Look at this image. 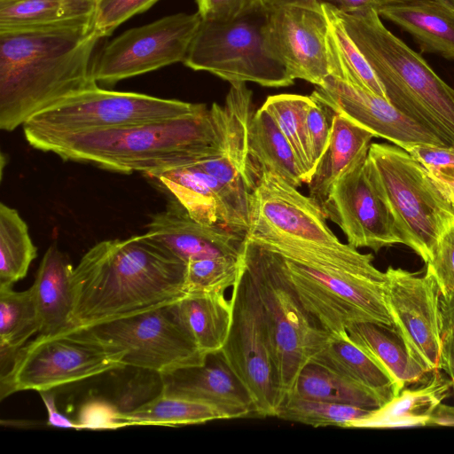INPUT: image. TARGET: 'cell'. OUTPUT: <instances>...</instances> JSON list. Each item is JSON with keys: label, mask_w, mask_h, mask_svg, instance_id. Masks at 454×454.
Wrapping results in <instances>:
<instances>
[{"label": "cell", "mask_w": 454, "mask_h": 454, "mask_svg": "<svg viewBox=\"0 0 454 454\" xmlns=\"http://www.w3.org/2000/svg\"><path fill=\"white\" fill-rule=\"evenodd\" d=\"M377 12L408 32L422 52L454 60V7L437 0H412L383 4Z\"/></svg>", "instance_id": "cell-22"}, {"label": "cell", "mask_w": 454, "mask_h": 454, "mask_svg": "<svg viewBox=\"0 0 454 454\" xmlns=\"http://www.w3.org/2000/svg\"><path fill=\"white\" fill-rule=\"evenodd\" d=\"M309 363L321 365L368 389L383 405L399 393L389 374L356 345L348 333L330 336L325 347Z\"/></svg>", "instance_id": "cell-27"}, {"label": "cell", "mask_w": 454, "mask_h": 454, "mask_svg": "<svg viewBox=\"0 0 454 454\" xmlns=\"http://www.w3.org/2000/svg\"><path fill=\"white\" fill-rule=\"evenodd\" d=\"M339 9L344 12L375 8L378 4L375 0H338Z\"/></svg>", "instance_id": "cell-53"}, {"label": "cell", "mask_w": 454, "mask_h": 454, "mask_svg": "<svg viewBox=\"0 0 454 454\" xmlns=\"http://www.w3.org/2000/svg\"><path fill=\"white\" fill-rule=\"evenodd\" d=\"M241 255H219L189 261L186 294L224 292L235 284L241 269Z\"/></svg>", "instance_id": "cell-40"}, {"label": "cell", "mask_w": 454, "mask_h": 454, "mask_svg": "<svg viewBox=\"0 0 454 454\" xmlns=\"http://www.w3.org/2000/svg\"><path fill=\"white\" fill-rule=\"evenodd\" d=\"M374 137L346 117L333 114L328 145L308 184L309 196L322 205L334 184L368 155Z\"/></svg>", "instance_id": "cell-25"}, {"label": "cell", "mask_w": 454, "mask_h": 454, "mask_svg": "<svg viewBox=\"0 0 454 454\" xmlns=\"http://www.w3.org/2000/svg\"><path fill=\"white\" fill-rule=\"evenodd\" d=\"M181 325L204 353L220 351L231 321V302L224 292L186 294L172 304Z\"/></svg>", "instance_id": "cell-28"}, {"label": "cell", "mask_w": 454, "mask_h": 454, "mask_svg": "<svg viewBox=\"0 0 454 454\" xmlns=\"http://www.w3.org/2000/svg\"><path fill=\"white\" fill-rule=\"evenodd\" d=\"M231 302L230 330L220 351L248 392L254 414L276 417L284 395L262 304L243 262L232 286Z\"/></svg>", "instance_id": "cell-12"}, {"label": "cell", "mask_w": 454, "mask_h": 454, "mask_svg": "<svg viewBox=\"0 0 454 454\" xmlns=\"http://www.w3.org/2000/svg\"><path fill=\"white\" fill-rule=\"evenodd\" d=\"M335 12L397 110L454 147V89L391 33L375 8Z\"/></svg>", "instance_id": "cell-4"}, {"label": "cell", "mask_w": 454, "mask_h": 454, "mask_svg": "<svg viewBox=\"0 0 454 454\" xmlns=\"http://www.w3.org/2000/svg\"><path fill=\"white\" fill-rule=\"evenodd\" d=\"M98 0H0V30L54 27L94 19Z\"/></svg>", "instance_id": "cell-30"}, {"label": "cell", "mask_w": 454, "mask_h": 454, "mask_svg": "<svg viewBox=\"0 0 454 454\" xmlns=\"http://www.w3.org/2000/svg\"><path fill=\"white\" fill-rule=\"evenodd\" d=\"M168 192L197 222H219V205L214 180L196 163L145 175Z\"/></svg>", "instance_id": "cell-31"}, {"label": "cell", "mask_w": 454, "mask_h": 454, "mask_svg": "<svg viewBox=\"0 0 454 454\" xmlns=\"http://www.w3.org/2000/svg\"><path fill=\"white\" fill-rule=\"evenodd\" d=\"M451 381L440 369L433 371L416 388H403L393 399L374 409L366 418L353 422L351 428H395L428 425L442 401L450 395Z\"/></svg>", "instance_id": "cell-26"}, {"label": "cell", "mask_w": 454, "mask_h": 454, "mask_svg": "<svg viewBox=\"0 0 454 454\" xmlns=\"http://www.w3.org/2000/svg\"><path fill=\"white\" fill-rule=\"evenodd\" d=\"M322 7L329 25L327 51L330 75L358 85L387 99L385 91L367 60L337 17L335 6L323 3Z\"/></svg>", "instance_id": "cell-34"}, {"label": "cell", "mask_w": 454, "mask_h": 454, "mask_svg": "<svg viewBox=\"0 0 454 454\" xmlns=\"http://www.w3.org/2000/svg\"><path fill=\"white\" fill-rule=\"evenodd\" d=\"M451 197H452V200H453V203H454V194H451Z\"/></svg>", "instance_id": "cell-56"}, {"label": "cell", "mask_w": 454, "mask_h": 454, "mask_svg": "<svg viewBox=\"0 0 454 454\" xmlns=\"http://www.w3.org/2000/svg\"><path fill=\"white\" fill-rule=\"evenodd\" d=\"M203 104L143 93L108 90L98 85L59 100L30 117L25 138L65 136L157 121L188 114Z\"/></svg>", "instance_id": "cell-11"}, {"label": "cell", "mask_w": 454, "mask_h": 454, "mask_svg": "<svg viewBox=\"0 0 454 454\" xmlns=\"http://www.w3.org/2000/svg\"><path fill=\"white\" fill-rule=\"evenodd\" d=\"M252 98L246 82H231L223 105L213 103L209 110L215 148L196 162L214 180L220 223L244 234L249 226L250 196L258 180L248 152Z\"/></svg>", "instance_id": "cell-7"}, {"label": "cell", "mask_w": 454, "mask_h": 454, "mask_svg": "<svg viewBox=\"0 0 454 454\" xmlns=\"http://www.w3.org/2000/svg\"><path fill=\"white\" fill-rule=\"evenodd\" d=\"M201 20L198 12H181L124 31L95 57L92 68L95 81L113 85L175 63H184Z\"/></svg>", "instance_id": "cell-14"}, {"label": "cell", "mask_w": 454, "mask_h": 454, "mask_svg": "<svg viewBox=\"0 0 454 454\" xmlns=\"http://www.w3.org/2000/svg\"><path fill=\"white\" fill-rule=\"evenodd\" d=\"M440 1L447 5H450L451 7H454V0H437Z\"/></svg>", "instance_id": "cell-55"}, {"label": "cell", "mask_w": 454, "mask_h": 454, "mask_svg": "<svg viewBox=\"0 0 454 454\" xmlns=\"http://www.w3.org/2000/svg\"><path fill=\"white\" fill-rule=\"evenodd\" d=\"M328 27L320 3L268 9L266 43L294 80L320 86L330 75Z\"/></svg>", "instance_id": "cell-18"}, {"label": "cell", "mask_w": 454, "mask_h": 454, "mask_svg": "<svg viewBox=\"0 0 454 454\" xmlns=\"http://www.w3.org/2000/svg\"><path fill=\"white\" fill-rule=\"evenodd\" d=\"M68 257L56 245L45 252L30 289L40 318V334H55L73 328L71 277Z\"/></svg>", "instance_id": "cell-23"}, {"label": "cell", "mask_w": 454, "mask_h": 454, "mask_svg": "<svg viewBox=\"0 0 454 454\" xmlns=\"http://www.w3.org/2000/svg\"><path fill=\"white\" fill-rule=\"evenodd\" d=\"M331 221L355 248L375 252L403 244L402 235L376 169L367 155L333 186L321 205Z\"/></svg>", "instance_id": "cell-15"}, {"label": "cell", "mask_w": 454, "mask_h": 454, "mask_svg": "<svg viewBox=\"0 0 454 454\" xmlns=\"http://www.w3.org/2000/svg\"><path fill=\"white\" fill-rule=\"evenodd\" d=\"M186 264L146 232L96 244L72 273L73 328L176 302L186 295Z\"/></svg>", "instance_id": "cell-1"}, {"label": "cell", "mask_w": 454, "mask_h": 454, "mask_svg": "<svg viewBox=\"0 0 454 454\" xmlns=\"http://www.w3.org/2000/svg\"><path fill=\"white\" fill-rule=\"evenodd\" d=\"M40 332V318L31 289L0 286L1 375L9 370L27 340Z\"/></svg>", "instance_id": "cell-33"}, {"label": "cell", "mask_w": 454, "mask_h": 454, "mask_svg": "<svg viewBox=\"0 0 454 454\" xmlns=\"http://www.w3.org/2000/svg\"><path fill=\"white\" fill-rule=\"evenodd\" d=\"M349 338L372 356L392 378L398 391L423 383L429 372L411 353L393 325L360 321L347 327Z\"/></svg>", "instance_id": "cell-24"}, {"label": "cell", "mask_w": 454, "mask_h": 454, "mask_svg": "<svg viewBox=\"0 0 454 454\" xmlns=\"http://www.w3.org/2000/svg\"><path fill=\"white\" fill-rule=\"evenodd\" d=\"M386 274L385 301L393 325L422 365L429 372L440 369L442 318L434 278L427 270L420 275L392 266Z\"/></svg>", "instance_id": "cell-17"}, {"label": "cell", "mask_w": 454, "mask_h": 454, "mask_svg": "<svg viewBox=\"0 0 454 454\" xmlns=\"http://www.w3.org/2000/svg\"><path fill=\"white\" fill-rule=\"evenodd\" d=\"M310 97L332 113L346 117L375 137L403 149L420 144L444 145L435 135L397 110L386 98L354 83L329 75L322 85L316 86Z\"/></svg>", "instance_id": "cell-19"}, {"label": "cell", "mask_w": 454, "mask_h": 454, "mask_svg": "<svg viewBox=\"0 0 454 454\" xmlns=\"http://www.w3.org/2000/svg\"><path fill=\"white\" fill-rule=\"evenodd\" d=\"M47 410V424L54 427L74 428L79 430L76 421H73L59 411L55 402V393L51 390L39 392Z\"/></svg>", "instance_id": "cell-48"}, {"label": "cell", "mask_w": 454, "mask_h": 454, "mask_svg": "<svg viewBox=\"0 0 454 454\" xmlns=\"http://www.w3.org/2000/svg\"><path fill=\"white\" fill-rule=\"evenodd\" d=\"M268 9L229 21L201 20L184 64L231 82L265 87L294 83L285 67L270 53L265 39Z\"/></svg>", "instance_id": "cell-9"}, {"label": "cell", "mask_w": 454, "mask_h": 454, "mask_svg": "<svg viewBox=\"0 0 454 454\" xmlns=\"http://www.w3.org/2000/svg\"><path fill=\"white\" fill-rule=\"evenodd\" d=\"M440 365V369L449 375L454 394V328L442 333Z\"/></svg>", "instance_id": "cell-49"}, {"label": "cell", "mask_w": 454, "mask_h": 454, "mask_svg": "<svg viewBox=\"0 0 454 454\" xmlns=\"http://www.w3.org/2000/svg\"><path fill=\"white\" fill-rule=\"evenodd\" d=\"M372 160L403 244L427 263L442 234L454 223L451 193L407 151L371 144Z\"/></svg>", "instance_id": "cell-6"}, {"label": "cell", "mask_w": 454, "mask_h": 454, "mask_svg": "<svg viewBox=\"0 0 454 454\" xmlns=\"http://www.w3.org/2000/svg\"><path fill=\"white\" fill-rule=\"evenodd\" d=\"M313 101L310 96L278 94L268 97L262 106L290 143L305 173L307 184L315 171L306 124L307 114Z\"/></svg>", "instance_id": "cell-38"}, {"label": "cell", "mask_w": 454, "mask_h": 454, "mask_svg": "<svg viewBox=\"0 0 454 454\" xmlns=\"http://www.w3.org/2000/svg\"><path fill=\"white\" fill-rule=\"evenodd\" d=\"M146 233L188 262L219 255H241L246 234L222 223L202 224L172 199L166 209L153 215Z\"/></svg>", "instance_id": "cell-20"}, {"label": "cell", "mask_w": 454, "mask_h": 454, "mask_svg": "<svg viewBox=\"0 0 454 454\" xmlns=\"http://www.w3.org/2000/svg\"><path fill=\"white\" fill-rule=\"evenodd\" d=\"M427 271L434 278L441 297H454V223L440 237L428 262Z\"/></svg>", "instance_id": "cell-43"}, {"label": "cell", "mask_w": 454, "mask_h": 454, "mask_svg": "<svg viewBox=\"0 0 454 454\" xmlns=\"http://www.w3.org/2000/svg\"><path fill=\"white\" fill-rule=\"evenodd\" d=\"M159 0H98L94 27L101 38L110 35L131 17L150 9Z\"/></svg>", "instance_id": "cell-42"}, {"label": "cell", "mask_w": 454, "mask_h": 454, "mask_svg": "<svg viewBox=\"0 0 454 454\" xmlns=\"http://www.w3.org/2000/svg\"><path fill=\"white\" fill-rule=\"evenodd\" d=\"M35 149L65 160L145 175L198 162L215 148V130L205 104L166 120L65 136L26 138Z\"/></svg>", "instance_id": "cell-3"}, {"label": "cell", "mask_w": 454, "mask_h": 454, "mask_svg": "<svg viewBox=\"0 0 454 454\" xmlns=\"http://www.w3.org/2000/svg\"><path fill=\"white\" fill-rule=\"evenodd\" d=\"M76 423L81 429H117L129 427L122 413L113 401L92 397L79 409Z\"/></svg>", "instance_id": "cell-45"}, {"label": "cell", "mask_w": 454, "mask_h": 454, "mask_svg": "<svg viewBox=\"0 0 454 454\" xmlns=\"http://www.w3.org/2000/svg\"><path fill=\"white\" fill-rule=\"evenodd\" d=\"M279 257L302 306L330 336L347 333L355 322L393 325L385 301L386 271L368 276Z\"/></svg>", "instance_id": "cell-10"}, {"label": "cell", "mask_w": 454, "mask_h": 454, "mask_svg": "<svg viewBox=\"0 0 454 454\" xmlns=\"http://www.w3.org/2000/svg\"><path fill=\"white\" fill-rule=\"evenodd\" d=\"M82 329L98 340L122 350L126 367L160 374L201 365L208 355L181 325L172 304Z\"/></svg>", "instance_id": "cell-13"}, {"label": "cell", "mask_w": 454, "mask_h": 454, "mask_svg": "<svg viewBox=\"0 0 454 454\" xmlns=\"http://www.w3.org/2000/svg\"><path fill=\"white\" fill-rule=\"evenodd\" d=\"M124 416L129 427H179L235 419L231 411L217 404L162 392L134 411L124 413Z\"/></svg>", "instance_id": "cell-32"}, {"label": "cell", "mask_w": 454, "mask_h": 454, "mask_svg": "<svg viewBox=\"0 0 454 454\" xmlns=\"http://www.w3.org/2000/svg\"><path fill=\"white\" fill-rule=\"evenodd\" d=\"M440 306L442 318V333L449 329L454 328V297L450 299L441 297Z\"/></svg>", "instance_id": "cell-51"}, {"label": "cell", "mask_w": 454, "mask_h": 454, "mask_svg": "<svg viewBox=\"0 0 454 454\" xmlns=\"http://www.w3.org/2000/svg\"><path fill=\"white\" fill-rule=\"evenodd\" d=\"M203 20L229 21L264 9L263 0H196Z\"/></svg>", "instance_id": "cell-46"}, {"label": "cell", "mask_w": 454, "mask_h": 454, "mask_svg": "<svg viewBox=\"0 0 454 454\" xmlns=\"http://www.w3.org/2000/svg\"><path fill=\"white\" fill-rule=\"evenodd\" d=\"M161 376L165 395L217 404L231 411L235 419L254 414L248 392L221 351L208 354L201 365L178 369Z\"/></svg>", "instance_id": "cell-21"}, {"label": "cell", "mask_w": 454, "mask_h": 454, "mask_svg": "<svg viewBox=\"0 0 454 454\" xmlns=\"http://www.w3.org/2000/svg\"><path fill=\"white\" fill-rule=\"evenodd\" d=\"M248 152L258 178L263 170H267L297 188L307 184L305 173L290 143L262 106L254 113L250 122Z\"/></svg>", "instance_id": "cell-29"}, {"label": "cell", "mask_w": 454, "mask_h": 454, "mask_svg": "<svg viewBox=\"0 0 454 454\" xmlns=\"http://www.w3.org/2000/svg\"><path fill=\"white\" fill-rule=\"evenodd\" d=\"M374 409L301 397L289 393L276 417L314 427H348L353 422L369 416Z\"/></svg>", "instance_id": "cell-39"}, {"label": "cell", "mask_w": 454, "mask_h": 454, "mask_svg": "<svg viewBox=\"0 0 454 454\" xmlns=\"http://www.w3.org/2000/svg\"><path fill=\"white\" fill-rule=\"evenodd\" d=\"M268 9L283 7L287 5L310 4L315 3H326L339 8L338 0H263Z\"/></svg>", "instance_id": "cell-52"}, {"label": "cell", "mask_w": 454, "mask_h": 454, "mask_svg": "<svg viewBox=\"0 0 454 454\" xmlns=\"http://www.w3.org/2000/svg\"><path fill=\"white\" fill-rule=\"evenodd\" d=\"M253 241L285 258L302 263L368 276H380L384 273L373 265L372 254H362L349 245L345 248L338 249L312 243L279 239Z\"/></svg>", "instance_id": "cell-35"}, {"label": "cell", "mask_w": 454, "mask_h": 454, "mask_svg": "<svg viewBox=\"0 0 454 454\" xmlns=\"http://www.w3.org/2000/svg\"><path fill=\"white\" fill-rule=\"evenodd\" d=\"M306 124L309 150L316 169L329 143L331 123L326 120L324 107L315 100L307 114Z\"/></svg>", "instance_id": "cell-47"}, {"label": "cell", "mask_w": 454, "mask_h": 454, "mask_svg": "<svg viewBox=\"0 0 454 454\" xmlns=\"http://www.w3.org/2000/svg\"><path fill=\"white\" fill-rule=\"evenodd\" d=\"M246 238L279 239L342 249L326 223L321 205L280 176L263 170L250 196Z\"/></svg>", "instance_id": "cell-16"}, {"label": "cell", "mask_w": 454, "mask_h": 454, "mask_svg": "<svg viewBox=\"0 0 454 454\" xmlns=\"http://www.w3.org/2000/svg\"><path fill=\"white\" fill-rule=\"evenodd\" d=\"M124 352L105 344L82 328L40 334L17 353L0 375L1 400L19 391L53 390L102 373L123 369Z\"/></svg>", "instance_id": "cell-8"}, {"label": "cell", "mask_w": 454, "mask_h": 454, "mask_svg": "<svg viewBox=\"0 0 454 454\" xmlns=\"http://www.w3.org/2000/svg\"><path fill=\"white\" fill-rule=\"evenodd\" d=\"M241 258L262 304L285 399L301 371L325 347L330 335L302 306L284 273L278 254L246 238Z\"/></svg>", "instance_id": "cell-5"}, {"label": "cell", "mask_w": 454, "mask_h": 454, "mask_svg": "<svg viewBox=\"0 0 454 454\" xmlns=\"http://www.w3.org/2000/svg\"><path fill=\"white\" fill-rule=\"evenodd\" d=\"M135 369L134 374L118 387L113 400L122 413L130 412L151 401L163 389L160 373L147 369Z\"/></svg>", "instance_id": "cell-41"}, {"label": "cell", "mask_w": 454, "mask_h": 454, "mask_svg": "<svg viewBox=\"0 0 454 454\" xmlns=\"http://www.w3.org/2000/svg\"><path fill=\"white\" fill-rule=\"evenodd\" d=\"M375 1H376L377 4H378V7H379V6L383 5V4H394V3H401V2L412 1V0H375Z\"/></svg>", "instance_id": "cell-54"}, {"label": "cell", "mask_w": 454, "mask_h": 454, "mask_svg": "<svg viewBox=\"0 0 454 454\" xmlns=\"http://www.w3.org/2000/svg\"><path fill=\"white\" fill-rule=\"evenodd\" d=\"M37 255L26 222L18 211L0 204V286H12L27 273Z\"/></svg>", "instance_id": "cell-37"}, {"label": "cell", "mask_w": 454, "mask_h": 454, "mask_svg": "<svg viewBox=\"0 0 454 454\" xmlns=\"http://www.w3.org/2000/svg\"><path fill=\"white\" fill-rule=\"evenodd\" d=\"M290 393L305 398L367 409H377L383 405L368 389L314 363L303 367Z\"/></svg>", "instance_id": "cell-36"}, {"label": "cell", "mask_w": 454, "mask_h": 454, "mask_svg": "<svg viewBox=\"0 0 454 454\" xmlns=\"http://www.w3.org/2000/svg\"><path fill=\"white\" fill-rule=\"evenodd\" d=\"M428 425L454 426V407L441 403L433 413Z\"/></svg>", "instance_id": "cell-50"}, {"label": "cell", "mask_w": 454, "mask_h": 454, "mask_svg": "<svg viewBox=\"0 0 454 454\" xmlns=\"http://www.w3.org/2000/svg\"><path fill=\"white\" fill-rule=\"evenodd\" d=\"M94 19L0 30V128L12 131L74 93L98 86Z\"/></svg>", "instance_id": "cell-2"}, {"label": "cell", "mask_w": 454, "mask_h": 454, "mask_svg": "<svg viewBox=\"0 0 454 454\" xmlns=\"http://www.w3.org/2000/svg\"><path fill=\"white\" fill-rule=\"evenodd\" d=\"M451 194H454V147L414 145L404 149Z\"/></svg>", "instance_id": "cell-44"}]
</instances>
